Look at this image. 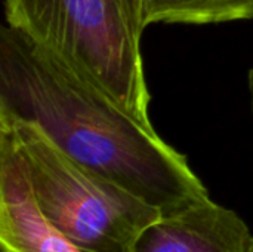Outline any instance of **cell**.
Here are the masks:
<instances>
[{
  "label": "cell",
  "instance_id": "1",
  "mask_svg": "<svg viewBox=\"0 0 253 252\" xmlns=\"http://www.w3.org/2000/svg\"><path fill=\"white\" fill-rule=\"evenodd\" d=\"M0 113L37 125L67 156L162 215L211 199L187 157L9 25L0 33Z\"/></svg>",
  "mask_w": 253,
  "mask_h": 252
},
{
  "label": "cell",
  "instance_id": "2",
  "mask_svg": "<svg viewBox=\"0 0 253 252\" xmlns=\"http://www.w3.org/2000/svg\"><path fill=\"white\" fill-rule=\"evenodd\" d=\"M4 12L9 27L153 126L142 33L127 0H4Z\"/></svg>",
  "mask_w": 253,
  "mask_h": 252
},
{
  "label": "cell",
  "instance_id": "3",
  "mask_svg": "<svg viewBox=\"0 0 253 252\" xmlns=\"http://www.w3.org/2000/svg\"><path fill=\"white\" fill-rule=\"evenodd\" d=\"M0 134L21 156L43 217L82 252H132L139 233L162 217L74 162L37 125L0 113Z\"/></svg>",
  "mask_w": 253,
  "mask_h": 252
},
{
  "label": "cell",
  "instance_id": "4",
  "mask_svg": "<svg viewBox=\"0 0 253 252\" xmlns=\"http://www.w3.org/2000/svg\"><path fill=\"white\" fill-rule=\"evenodd\" d=\"M132 252H253V235L237 212L208 199L148 224Z\"/></svg>",
  "mask_w": 253,
  "mask_h": 252
},
{
  "label": "cell",
  "instance_id": "5",
  "mask_svg": "<svg viewBox=\"0 0 253 252\" xmlns=\"http://www.w3.org/2000/svg\"><path fill=\"white\" fill-rule=\"evenodd\" d=\"M0 250L82 252L40 212L24 162L3 134H0Z\"/></svg>",
  "mask_w": 253,
  "mask_h": 252
},
{
  "label": "cell",
  "instance_id": "6",
  "mask_svg": "<svg viewBox=\"0 0 253 252\" xmlns=\"http://www.w3.org/2000/svg\"><path fill=\"white\" fill-rule=\"evenodd\" d=\"M142 27L166 24H221L253 19V0H142Z\"/></svg>",
  "mask_w": 253,
  "mask_h": 252
},
{
  "label": "cell",
  "instance_id": "7",
  "mask_svg": "<svg viewBox=\"0 0 253 252\" xmlns=\"http://www.w3.org/2000/svg\"><path fill=\"white\" fill-rule=\"evenodd\" d=\"M127 3H129V7H130L132 16H133L135 25H136V28L142 33V31H144L142 19H141V4H142V0H127Z\"/></svg>",
  "mask_w": 253,
  "mask_h": 252
},
{
  "label": "cell",
  "instance_id": "8",
  "mask_svg": "<svg viewBox=\"0 0 253 252\" xmlns=\"http://www.w3.org/2000/svg\"><path fill=\"white\" fill-rule=\"evenodd\" d=\"M249 86H251V95H252V107H253V70L249 73Z\"/></svg>",
  "mask_w": 253,
  "mask_h": 252
}]
</instances>
